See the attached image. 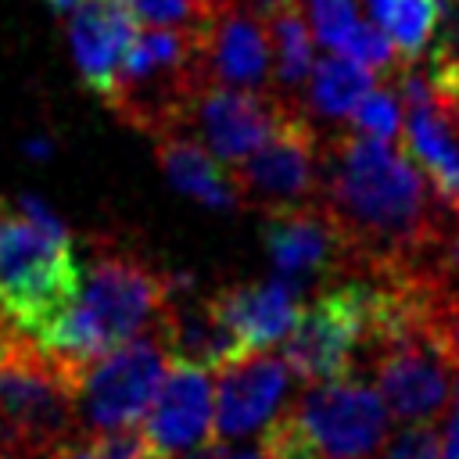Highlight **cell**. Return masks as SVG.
<instances>
[{
    "mask_svg": "<svg viewBox=\"0 0 459 459\" xmlns=\"http://www.w3.org/2000/svg\"><path fill=\"white\" fill-rule=\"evenodd\" d=\"M47 4H50V7L57 11V14H68V11H72V7L79 4V0H47Z\"/></svg>",
    "mask_w": 459,
    "mask_h": 459,
    "instance_id": "obj_29",
    "label": "cell"
},
{
    "mask_svg": "<svg viewBox=\"0 0 459 459\" xmlns=\"http://www.w3.org/2000/svg\"><path fill=\"white\" fill-rule=\"evenodd\" d=\"M319 165H323V140L305 111V104H290L280 118L276 133L240 165L230 169L237 186L240 208L276 212L312 204L319 197Z\"/></svg>",
    "mask_w": 459,
    "mask_h": 459,
    "instance_id": "obj_6",
    "label": "cell"
},
{
    "mask_svg": "<svg viewBox=\"0 0 459 459\" xmlns=\"http://www.w3.org/2000/svg\"><path fill=\"white\" fill-rule=\"evenodd\" d=\"M287 409L312 448L330 459H369L391 430V409L366 380H319Z\"/></svg>",
    "mask_w": 459,
    "mask_h": 459,
    "instance_id": "obj_8",
    "label": "cell"
},
{
    "mask_svg": "<svg viewBox=\"0 0 459 459\" xmlns=\"http://www.w3.org/2000/svg\"><path fill=\"white\" fill-rule=\"evenodd\" d=\"M290 366L273 351H244L219 369L215 384V441L230 445L255 430H265L283 402Z\"/></svg>",
    "mask_w": 459,
    "mask_h": 459,
    "instance_id": "obj_12",
    "label": "cell"
},
{
    "mask_svg": "<svg viewBox=\"0 0 459 459\" xmlns=\"http://www.w3.org/2000/svg\"><path fill=\"white\" fill-rule=\"evenodd\" d=\"M316 201L344 247V273L355 280L434 265L455 240L441 219L437 190L416 161L351 129L323 140Z\"/></svg>",
    "mask_w": 459,
    "mask_h": 459,
    "instance_id": "obj_1",
    "label": "cell"
},
{
    "mask_svg": "<svg viewBox=\"0 0 459 459\" xmlns=\"http://www.w3.org/2000/svg\"><path fill=\"white\" fill-rule=\"evenodd\" d=\"M258 18H269V14H276L280 7H290V4H298V0H244Z\"/></svg>",
    "mask_w": 459,
    "mask_h": 459,
    "instance_id": "obj_27",
    "label": "cell"
},
{
    "mask_svg": "<svg viewBox=\"0 0 459 459\" xmlns=\"http://www.w3.org/2000/svg\"><path fill=\"white\" fill-rule=\"evenodd\" d=\"M136 14L122 0H79L68 11V43L72 57L79 65L82 82L108 97L115 86V75L136 43Z\"/></svg>",
    "mask_w": 459,
    "mask_h": 459,
    "instance_id": "obj_14",
    "label": "cell"
},
{
    "mask_svg": "<svg viewBox=\"0 0 459 459\" xmlns=\"http://www.w3.org/2000/svg\"><path fill=\"white\" fill-rule=\"evenodd\" d=\"M169 362L172 359L154 330L93 362L79 384V430H122L147 416Z\"/></svg>",
    "mask_w": 459,
    "mask_h": 459,
    "instance_id": "obj_7",
    "label": "cell"
},
{
    "mask_svg": "<svg viewBox=\"0 0 459 459\" xmlns=\"http://www.w3.org/2000/svg\"><path fill=\"white\" fill-rule=\"evenodd\" d=\"M140 22L165 29H204L219 0H122Z\"/></svg>",
    "mask_w": 459,
    "mask_h": 459,
    "instance_id": "obj_23",
    "label": "cell"
},
{
    "mask_svg": "<svg viewBox=\"0 0 459 459\" xmlns=\"http://www.w3.org/2000/svg\"><path fill=\"white\" fill-rule=\"evenodd\" d=\"M316 459H319V455H316ZM323 459H330V455H323Z\"/></svg>",
    "mask_w": 459,
    "mask_h": 459,
    "instance_id": "obj_31",
    "label": "cell"
},
{
    "mask_svg": "<svg viewBox=\"0 0 459 459\" xmlns=\"http://www.w3.org/2000/svg\"><path fill=\"white\" fill-rule=\"evenodd\" d=\"M147 452L154 459H183L215 441V391L201 366L172 362L161 391L154 394L143 427Z\"/></svg>",
    "mask_w": 459,
    "mask_h": 459,
    "instance_id": "obj_11",
    "label": "cell"
},
{
    "mask_svg": "<svg viewBox=\"0 0 459 459\" xmlns=\"http://www.w3.org/2000/svg\"><path fill=\"white\" fill-rule=\"evenodd\" d=\"M441 7H445V0H391L387 11L380 14L377 25H384V32L391 36V43L405 65H412L430 47V39L441 25Z\"/></svg>",
    "mask_w": 459,
    "mask_h": 459,
    "instance_id": "obj_21",
    "label": "cell"
},
{
    "mask_svg": "<svg viewBox=\"0 0 459 459\" xmlns=\"http://www.w3.org/2000/svg\"><path fill=\"white\" fill-rule=\"evenodd\" d=\"M301 287L287 276L258 280V283H226L212 294V305L219 319L230 326V333L240 341L244 351L269 348L290 333V326L301 316Z\"/></svg>",
    "mask_w": 459,
    "mask_h": 459,
    "instance_id": "obj_15",
    "label": "cell"
},
{
    "mask_svg": "<svg viewBox=\"0 0 459 459\" xmlns=\"http://www.w3.org/2000/svg\"><path fill=\"white\" fill-rule=\"evenodd\" d=\"M377 72L351 54H326L312 65L305 86V108L319 118H348L355 104L373 90Z\"/></svg>",
    "mask_w": 459,
    "mask_h": 459,
    "instance_id": "obj_19",
    "label": "cell"
},
{
    "mask_svg": "<svg viewBox=\"0 0 459 459\" xmlns=\"http://www.w3.org/2000/svg\"><path fill=\"white\" fill-rule=\"evenodd\" d=\"M262 240L276 273L294 280L298 287L330 273H344V247L319 201L265 212Z\"/></svg>",
    "mask_w": 459,
    "mask_h": 459,
    "instance_id": "obj_13",
    "label": "cell"
},
{
    "mask_svg": "<svg viewBox=\"0 0 459 459\" xmlns=\"http://www.w3.org/2000/svg\"><path fill=\"white\" fill-rule=\"evenodd\" d=\"M201 79L204 86L273 90L269 25L244 0H219L201 29Z\"/></svg>",
    "mask_w": 459,
    "mask_h": 459,
    "instance_id": "obj_10",
    "label": "cell"
},
{
    "mask_svg": "<svg viewBox=\"0 0 459 459\" xmlns=\"http://www.w3.org/2000/svg\"><path fill=\"white\" fill-rule=\"evenodd\" d=\"M362 4L369 7V14H373V22H380V14L387 11V4H391V0H362Z\"/></svg>",
    "mask_w": 459,
    "mask_h": 459,
    "instance_id": "obj_28",
    "label": "cell"
},
{
    "mask_svg": "<svg viewBox=\"0 0 459 459\" xmlns=\"http://www.w3.org/2000/svg\"><path fill=\"white\" fill-rule=\"evenodd\" d=\"M377 459H445L441 434L434 423H409L384 441V452Z\"/></svg>",
    "mask_w": 459,
    "mask_h": 459,
    "instance_id": "obj_25",
    "label": "cell"
},
{
    "mask_svg": "<svg viewBox=\"0 0 459 459\" xmlns=\"http://www.w3.org/2000/svg\"><path fill=\"white\" fill-rule=\"evenodd\" d=\"M154 154H158L161 172L169 176V183L179 194L197 197L201 204H212V208L240 204L230 169H222V161L201 140H194L186 129H169V133L154 136Z\"/></svg>",
    "mask_w": 459,
    "mask_h": 459,
    "instance_id": "obj_18",
    "label": "cell"
},
{
    "mask_svg": "<svg viewBox=\"0 0 459 459\" xmlns=\"http://www.w3.org/2000/svg\"><path fill=\"white\" fill-rule=\"evenodd\" d=\"M11 330H14V326H11V319H7L4 312H0V344H4L7 337H11Z\"/></svg>",
    "mask_w": 459,
    "mask_h": 459,
    "instance_id": "obj_30",
    "label": "cell"
},
{
    "mask_svg": "<svg viewBox=\"0 0 459 459\" xmlns=\"http://www.w3.org/2000/svg\"><path fill=\"white\" fill-rule=\"evenodd\" d=\"M298 104V97L276 93V90H233V86H201L186 126L197 129L204 147L222 165L247 161L280 126L287 108ZM183 126V129H186Z\"/></svg>",
    "mask_w": 459,
    "mask_h": 459,
    "instance_id": "obj_9",
    "label": "cell"
},
{
    "mask_svg": "<svg viewBox=\"0 0 459 459\" xmlns=\"http://www.w3.org/2000/svg\"><path fill=\"white\" fill-rule=\"evenodd\" d=\"M201 29H165L147 25L129 47L108 108L133 129L161 136L169 129H183L201 79Z\"/></svg>",
    "mask_w": 459,
    "mask_h": 459,
    "instance_id": "obj_4",
    "label": "cell"
},
{
    "mask_svg": "<svg viewBox=\"0 0 459 459\" xmlns=\"http://www.w3.org/2000/svg\"><path fill=\"white\" fill-rule=\"evenodd\" d=\"M373 326V283L348 280L319 294L283 337V362L308 384L348 377Z\"/></svg>",
    "mask_w": 459,
    "mask_h": 459,
    "instance_id": "obj_5",
    "label": "cell"
},
{
    "mask_svg": "<svg viewBox=\"0 0 459 459\" xmlns=\"http://www.w3.org/2000/svg\"><path fill=\"white\" fill-rule=\"evenodd\" d=\"M348 126H351V133H362V136H373V140H391L394 133H398V97H394V90H369L359 104H355V111L348 115Z\"/></svg>",
    "mask_w": 459,
    "mask_h": 459,
    "instance_id": "obj_24",
    "label": "cell"
},
{
    "mask_svg": "<svg viewBox=\"0 0 459 459\" xmlns=\"http://www.w3.org/2000/svg\"><path fill=\"white\" fill-rule=\"evenodd\" d=\"M402 151L416 161L445 204L459 201V126L441 111L437 93L434 100L409 104Z\"/></svg>",
    "mask_w": 459,
    "mask_h": 459,
    "instance_id": "obj_17",
    "label": "cell"
},
{
    "mask_svg": "<svg viewBox=\"0 0 459 459\" xmlns=\"http://www.w3.org/2000/svg\"><path fill=\"white\" fill-rule=\"evenodd\" d=\"M82 269L61 219L22 197L18 212H0V312L32 341L79 298Z\"/></svg>",
    "mask_w": 459,
    "mask_h": 459,
    "instance_id": "obj_3",
    "label": "cell"
},
{
    "mask_svg": "<svg viewBox=\"0 0 459 459\" xmlns=\"http://www.w3.org/2000/svg\"><path fill=\"white\" fill-rule=\"evenodd\" d=\"M154 333L161 337L172 362H186L201 369H222L226 362L244 355L240 341L219 319L212 298H194L190 290H179L176 280H172V290L158 316Z\"/></svg>",
    "mask_w": 459,
    "mask_h": 459,
    "instance_id": "obj_16",
    "label": "cell"
},
{
    "mask_svg": "<svg viewBox=\"0 0 459 459\" xmlns=\"http://www.w3.org/2000/svg\"><path fill=\"white\" fill-rule=\"evenodd\" d=\"M265 25L273 43V90L298 97L312 75V39H308V18L301 11V0L269 14Z\"/></svg>",
    "mask_w": 459,
    "mask_h": 459,
    "instance_id": "obj_20",
    "label": "cell"
},
{
    "mask_svg": "<svg viewBox=\"0 0 459 459\" xmlns=\"http://www.w3.org/2000/svg\"><path fill=\"white\" fill-rule=\"evenodd\" d=\"M169 290L172 276L151 265L143 255L97 244L79 298L36 341L86 377L93 362L158 326Z\"/></svg>",
    "mask_w": 459,
    "mask_h": 459,
    "instance_id": "obj_2",
    "label": "cell"
},
{
    "mask_svg": "<svg viewBox=\"0 0 459 459\" xmlns=\"http://www.w3.org/2000/svg\"><path fill=\"white\" fill-rule=\"evenodd\" d=\"M305 11H308V25L323 47H330L333 54L351 50V43L362 29L355 0H305Z\"/></svg>",
    "mask_w": 459,
    "mask_h": 459,
    "instance_id": "obj_22",
    "label": "cell"
},
{
    "mask_svg": "<svg viewBox=\"0 0 459 459\" xmlns=\"http://www.w3.org/2000/svg\"><path fill=\"white\" fill-rule=\"evenodd\" d=\"M215 459H269V452H265V445L237 452V448H226V445H219V441H215Z\"/></svg>",
    "mask_w": 459,
    "mask_h": 459,
    "instance_id": "obj_26",
    "label": "cell"
}]
</instances>
